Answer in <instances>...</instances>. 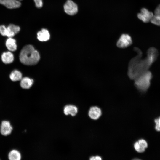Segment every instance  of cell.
Masks as SVG:
<instances>
[{
    "mask_svg": "<svg viewBox=\"0 0 160 160\" xmlns=\"http://www.w3.org/2000/svg\"><path fill=\"white\" fill-rule=\"evenodd\" d=\"M154 121L156 124V130L158 131H160V117L155 119Z\"/></svg>",
    "mask_w": 160,
    "mask_h": 160,
    "instance_id": "obj_20",
    "label": "cell"
},
{
    "mask_svg": "<svg viewBox=\"0 0 160 160\" xmlns=\"http://www.w3.org/2000/svg\"><path fill=\"white\" fill-rule=\"evenodd\" d=\"M8 157L10 160H20L21 159V156L18 151L16 150H13L9 152Z\"/></svg>",
    "mask_w": 160,
    "mask_h": 160,
    "instance_id": "obj_19",
    "label": "cell"
},
{
    "mask_svg": "<svg viewBox=\"0 0 160 160\" xmlns=\"http://www.w3.org/2000/svg\"><path fill=\"white\" fill-rule=\"evenodd\" d=\"M152 77L150 71H145L134 80L135 86L141 91H146L150 86Z\"/></svg>",
    "mask_w": 160,
    "mask_h": 160,
    "instance_id": "obj_3",
    "label": "cell"
},
{
    "mask_svg": "<svg viewBox=\"0 0 160 160\" xmlns=\"http://www.w3.org/2000/svg\"><path fill=\"white\" fill-rule=\"evenodd\" d=\"M78 112L77 107L73 105L65 106L64 109V113L66 115L70 114L72 116H75Z\"/></svg>",
    "mask_w": 160,
    "mask_h": 160,
    "instance_id": "obj_16",
    "label": "cell"
},
{
    "mask_svg": "<svg viewBox=\"0 0 160 160\" xmlns=\"http://www.w3.org/2000/svg\"><path fill=\"white\" fill-rule=\"evenodd\" d=\"M135 150L139 153H143L145 151V149L148 147L146 141L144 139L139 140L136 142L134 144Z\"/></svg>",
    "mask_w": 160,
    "mask_h": 160,
    "instance_id": "obj_10",
    "label": "cell"
},
{
    "mask_svg": "<svg viewBox=\"0 0 160 160\" xmlns=\"http://www.w3.org/2000/svg\"><path fill=\"white\" fill-rule=\"evenodd\" d=\"M1 59L4 63L10 64L14 61V55L10 51L5 52L2 54L1 55Z\"/></svg>",
    "mask_w": 160,
    "mask_h": 160,
    "instance_id": "obj_13",
    "label": "cell"
},
{
    "mask_svg": "<svg viewBox=\"0 0 160 160\" xmlns=\"http://www.w3.org/2000/svg\"><path fill=\"white\" fill-rule=\"evenodd\" d=\"M37 36V39L39 41H45L49 39L50 35L47 29L43 28L38 32Z\"/></svg>",
    "mask_w": 160,
    "mask_h": 160,
    "instance_id": "obj_12",
    "label": "cell"
},
{
    "mask_svg": "<svg viewBox=\"0 0 160 160\" xmlns=\"http://www.w3.org/2000/svg\"><path fill=\"white\" fill-rule=\"evenodd\" d=\"M90 160H95V156H92L90 158Z\"/></svg>",
    "mask_w": 160,
    "mask_h": 160,
    "instance_id": "obj_24",
    "label": "cell"
},
{
    "mask_svg": "<svg viewBox=\"0 0 160 160\" xmlns=\"http://www.w3.org/2000/svg\"><path fill=\"white\" fill-rule=\"evenodd\" d=\"M132 43L131 36L127 34H122L118 40L117 46L120 48H125L130 45Z\"/></svg>",
    "mask_w": 160,
    "mask_h": 160,
    "instance_id": "obj_5",
    "label": "cell"
},
{
    "mask_svg": "<svg viewBox=\"0 0 160 160\" xmlns=\"http://www.w3.org/2000/svg\"><path fill=\"white\" fill-rule=\"evenodd\" d=\"M102 159L101 157L98 156H96L95 157V160H101Z\"/></svg>",
    "mask_w": 160,
    "mask_h": 160,
    "instance_id": "obj_23",
    "label": "cell"
},
{
    "mask_svg": "<svg viewBox=\"0 0 160 160\" xmlns=\"http://www.w3.org/2000/svg\"><path fill=\"white\" fill-rule=\"evenodd\" d=\"M7 27L4 25L0 26V33L3 36H6Z\"/></svg>",
    "mask_w": 160,
    "mask_h": 160,
    "instance_id": "obj_21",
    "label": "cell"
},
{
    "mask_svg": "<svg viewBox=\"0 0 160 160\" xmlns=\"http://www.w3.org/2000/svg\"><path fill=\"white\" fill-rule=\"evenodd\" d=\"M12 130V127L10 122L7 121H2L0 127L1 134L4 136L9 135Z\"/></svg>",
    "mask_w": 160,
    "mask_h": 160,
    "instance_id": "obj_7",
    "label": "cell"
},
{
    "mask_svg": "<svg viewBox=\"0 0 160 160\" xmlns=\"http://www.w3.org/2000/svg\"><path fill=\"white\" fill-rule=\"evenodd\" d=\"M0 4L10 9L18 8L21 5L20 2L18 0H0Z\"/></svg>",
    "mask_w": 160,
    "mask_h": 160,
    "instance_id": "obj_8",
    "label": "cell"
},
{
    "mask_svg": "<svg viewBox=\"0 0 160 160\" xmlns=\"http://www.w3.org/2000/svg\"><path fill=\"white\" fill-rule=\"evenodd\" d=\"M40 58L38 52L31 45H28L23 47L19 55L21 62L27 65L36 64L39 61Z\"/></svg>",
    "mask_w": 160,
    "mask_h": 160,
    "instance_id": "obj_2",
    "label": "cell"
},
{
    "mask_svg": "<svg viewBox=\"0 0 160 160\" xmlns=\"http://www.w3.org/2000/svg\"><path fill=\"white\" fill-rule=\"evenodd\" d=\"M101 109L97 106L91 107L89 110L88 115L89 117L94 120L98 119L101 115Z\"/></svg>",
    "mask_w": 160,
    "mask_h": 160,
    "instance_id": "obj_11",
    "label": "cell"
},
{
    "mask_svg": "<svg viewBox=\"0 0 160 160\" xmlns=\"http://www.w3.org/2000/svg\"><path fill=\"white\" fill-rule=\"evenodd\" d=\"M18 0L19 1H21V0Z\"/></svg>",
    "mask_w": 160,
    "mask_h": 160,
    "instance_id": "obj_26",
    "label": "cell"
},
{
    "mask_svg": "<svg viewBox=\"0 0 160 160\" xmlns=\"http://www.w3.org/2000/svg\"><path fill=\"white\" fill-rule=\"evenodd\" d=\"M134 49L138 54L129 62L128 72L129 77L130 79L133 80L147 71L154 62L148 57L144 59H141L142 55L141 52L137 48H135Z\"/></svg>",
    "mask_w": 160,
    "mask_h": 160,
    "instance_id": "obj_1",
    "label": "cell"
},
{
    "mask_svg": "<svg viewBox=\"0 0 160 160\" xmlns=\"http://www.w3.org/2000/svg\"><path fill=\"white\" fill-rule=\"evenodd\" d=\"M153 15V13L145 8H143L140 12L137 15L138 18L143 22L148 23L150 21Z\"/></svg>",
    "mask_w": 160,
    "mask_h": 160,
    "instance_id": "obj_6",
    "label": "cell"
},
{
    "mask_svg": "<svg viewBox=\"0 0 160 160\" xmlns=\"http://www.w3.org/2000/svg\"><path fill=\"white\" fill-rule=\"evenodd\" d=\"M16 40L12 37H9L6 41L5 45L7 49L10 51H14L17 49Z\"/></svg>",
    "mask_w": 160,
    "mask_h": 160,
    "instance_id": "obj_15",
    "label": "cell"
},
{
    "mask_svg": "<svg viewBox=\"0 0 160 160\" xmlns=\"http://www.w3.org/2000/svg\"><path fill=\"white\" fill-rule=\"evenodd\" d=\"M20 85L24 89H29L33 84V80L28 77L22 78L20 80Z\"/></svg>",
    "mask_w": 160,
    "mask_h": 160,
    "instance_id": "obj_17",
    "label": "cell"
},
{
    "mask_svg": "<svg viewBox=\"0 0 160 160\" xmlns=\"http://www.w3.org/2000/svg\"><path fill=\"white\" fill-rule=\"evenodd\" d=\"M9 77L12 81H19L22 78V74L19 71L15 70L11 73Z\"/></svg>",
    "mask_w": 160,
    "mask_h": 160,
    "instance_id": "obj_18",
    "label": "cell"
},
{
    "mask_svg": "<svg viewBox=\"0 0 160 160\" xmlns=\"http://www.w3.org/2000/svg\"><path fill=\"white\" fill-rule=\"evenodd\" d=\"M150 22L154 25L160 26V7L159 6L155 9Z\"/></svg>",
    "mask_w": 160,
    "mask_h": 160,
    "instance_id": "obj_14",
    "label": "cell"
},
{
    "mask_svg": "<svg viewBox=\"0 0 160 160\" xmlns=\"http://www.w3.org/2000/svg\"><path fill=\"white\" fill-rule=\"evenodd\" d=\"M6 36L9 37H12L17 33L20 30V28L13 24H9L7 27Z\"/></svg>",
    "mask_w": 160,
    "mask_h": 160,
    "instance_id": "obj_9",
    "label": "cell"
},
{
    "mask_svg": "<svg viewBox=\"0 0 160 160\" xmlns=\"http://www.w3.org/2000/svg\"><path fill=\"white\" fill-rule=\"evenodd\" d=\"M36 7L38 8H40L43 5L42 0H33Z\"/></svg>",
    "mask_w": 160,
    "mask_h": 160,
    "instance_id": "obj_22",
    "label": "cell"
},
{
    "mask_svg": "<svg viewBox=\"0 0 160 160\" xmlns=\"http://www.w3.org/2000/svg\"><path fill=\"white\" fill-rule=\"evenodd\" d=\"M65 12L68 15H73L78 11V7L76 3L71 0H67L64 5Z\"/></svg>",
    "mask_w": 160,
    "mask_h": 160,
    "instance_id": "obj_4",
    "label": "cell"
},
{
    "mask_svg": "<svg viewBox=\"0 0 160 160\" xmlns=\"http://www.w3.org/2000/svg\"><path fill=\"white\" fill-rule=\"evenodd\" d=\"M159 7H160V4H159L158 6Z\"/></svg>",
    "mask_w": 160,
    "mask_h": 160,
    "instance_id": "obj_25",
    "label": "cell"
}]
</instances>
